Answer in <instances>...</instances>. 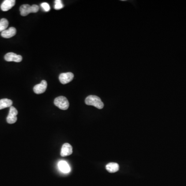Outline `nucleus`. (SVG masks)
I'll list each match as a JSON object with an SVG mask.
<instances>
[{
	"label": "nucleus",
	"instance_id": "nucleus-1",
	"mask_svg": "<svg viewBox=\"0 0 186 186\" xmlns=\"http://www.w3.org/2000/svg\"><path fill=\"white\" fill-rule=\"evenodd\" d=\"M85 102L88 106H93L99 109H102L104 106V104L101 99L95 95H90L87 97Z\"/></svg>",
	"mask_w": 186,
	"mask_h": 186
},
{
	"label": "nucleus",
	"instance_id": "nucleus-2",
	"mask_svg": "<svg viewBox=\"0 0 186 186\" xmlns=\"http://www.w3.org/2000/svg\"><path fill=\"white\" fill-rule=\"evenodd\" d=\"M39 7L38 5H33L30 6L28 4H24L20 7V12L21 15L22 16H26L29 13H35L38 12Z\"/></svg>",
	"mask_w": 186,
	"mask_h": 186
},
{
	"label": "nucleus",
	"instance_id": "nucleus-3",
	"mask_svg": "<svg viewBox=\"0 0 186 186\" xmlns=\"http://www.w3.org/2000/svg\"><path fill=\"white\" fill-rule=\"evenodd\" d=\"M54 103L55 105V106L63 110L68 109L69 106L68 100L66 97L64 96H59L57 97L54 99Z\"/></svg>",
	"mask_w": 186,
	"mask_h": 186
},
{
	"label": "nucleus",
	"instance_id": "nucleus-4",
	"mask_svg": "<svg viewBox=\"0 0 186 186\" xmlns=\"http://www.w3.org/2000/svg\"><path fill=\"white\" fill-rule=\"evenodd\" d=\"M17 114H18V111L17 109L13 106H10L9 115L6 118L7 123L10 124L16 123L17 121Z\"/></svg>",
	"mask_w": 186,
	"mask_h": 186
},
{
	"label": "nucleus",
	"instance_id": "nucleus-5",
	"mask_svg": "<svg viewBox=\"0 0 186 186\" xmlns=\"http://www.w3.org/2000/svg\"><path fill=\"white\" fill-rule=\"evenodd\" d=\"M74 78V75L72 73H62L59 76V80L61 84H66L72 81Z\"/></svg>",
	"mask_w": 186,
	"mask_h": 186
},
{
	"label": "nucleus",
	"instance_id": "nucleus-6",
	"mask_svg": "<svg viewBox=\"0 0 186 186\" xmlns=\"http://www.w3.org/2000/svg\"><path fill=\"white\" fill-rule=\"evenodd\" d=\"M4 59L7 61H15L19 63L22 61V57L21 55H18L13 52H9L4 56Z\"/></svg>",
	"mask_w": 186,
	"mask_h": 186
},
{
	"label": "nucleus",
	"instance_id": "nucleus-7",
	"mask_svg": "<svg viewBox=\"0 0 186 186\" xmlns=\"http://www.w3.org/2000/svg\"><path fill=\"white\" fill-rule=\"evenodd\" d=\"M47 87V82L45 80H43L40 83L37 84L34 87L33 91L37 94H40L44 93L46 91Z\"/></svg>",
	"mask_w": 186,
	"mask_h": 186
},
{
	"label": "nucleus",
	"instance_id": "nucleus-8",
	"mask_svg": "<svg viewBox=\"0 0 186 186\" xmlns=\"http://www.w3.org/2000/svg\"><path fill=\"white\" fill-rule=\"evenodd\" d=\"M73 153V147L72 145L69 143L64 144L61 147V156L65 157L69 156Z\"/></svg>",
	"mask_w": 186,
	"mask_h": 186
},
{
	"label": "nucleus",
	"instance_id": "nucleus-9",
	"mask_svg": "<svg viewBox=\"0 0 186 186\" xmlns=\"http://www.w3.org/2000/svg\"><path fill=\"white\" fill-rule=\"evenodd\" d=\"M15 0H5L1 5V9L4 12H6L12 9L15 5Z\"/></svg>",
	"mask_w": 186,
	"mask_h": 186
},
{
	"label": "nucleus",
	"instance_id": "nucleus-10",
	"mask_svg": "<svg viewBox=\"0 0 186 186\" xmlns=\"http://www.w3.org/2000/svg\"><path fill=\"white\" fill-rule=\"evenodd\" d=\"M17 31L14 27H10L8 30H6L1 32V36L3 38H10L14 36L16 34Z\"/></svg>",
	"mask_w": 186,
	"mask_h": 186
},
{
	"label": "nucleus",
	"instance_id": "nucleus-11",
	"mask_svg": "<svg viewBox=\"0 0 186 186\" xmlns=\"http://www.w3.org/2000/svg\"><path fill=\"white\" fill-rule=\"evenodd\" d=\"M58 167L60 171L64 173H69L71 170L68 163L65 161H60L58 163Z\"/></svg>",
	"mask_w": 186,
	"mask_h": 186
},
{
	"label": "nucleus",
	"instance_id": "nucleus-12",
	"mask_svg": "<svg viewBox=\"0 0 186 186\" xmlns=\"http://www.w3.org/2000/svg\"><path fill=\"white\" fill-rule=\"evenodd\" d=\"M106 169L109 173H115L119 170V165L117 163L111 162L108 163L106 166Z\"/></svg>",
	"mask_w": 186,
	"mask_h": 186
},
{
	"label": "nucleus",
	"instance_id": "nucleus-13",
	"mask_svg": "<svg viewBox=\"0 0 186 186\" xmlns=\"http://www.w3.org/2000/svg\"><path fill=\"white\" fill-rule=\"evenodd\" d=\"M13 102L11 100L4 98L0 100V110L12 106Z\"/></svg>",
	"mask_w": 186,
	"mask_h": 186
},
{
	"label": "nucleus",
	"instance_id": "nucleus-14",
	"mask_svg": "<svg viewBox=\"0 0 186 186\" xmlns=\"http://www.w3.org/2000/svg\"><path fill=\"white\" fill-rule=\"evenodd\" d=\"M9 26V21L6 19L2 18L0 20V32L6 30Z\"/></svg>",
	"mask_w": 186,
	"mask_h": 186
},
{
	"label": "nucleus",
	"instance_id": "nucleus-15",
	"mask_svg": "<svg viewBox=\"0 0 186 186\" xmlns=\"http://www.w3.org/2000/svg\"><path fill=\"white\" fill-rule=\"evenodd\" d=\"M64 7V5L61 3V0H56L55 1V5H54V9L56 10H59L61 9H63Z\"/></svg>",
	"mask_w": 186,
	"mask_h": 186
},
{
	"label": "nucleus",
	"instance_id": "nucleus-16",
	"mask_svg": "<svg viewBox=\"0 0 186 186\" xmlns=\"http://www.w3.org/2000/svg\"><path fill=\"white\" fill-rule=\"evenodd\" d=\"M41 6L45 12H48L50 10V6L46 2H43V3L41 4Z\"/></svg>",
	"mask_w": 186,
	"mask_h": 186
}]
</instances>
